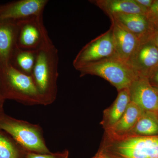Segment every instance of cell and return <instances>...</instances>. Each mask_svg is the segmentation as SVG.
<instances>
[{
  "instance_id": "obj_1",
  "label": "cell",
  "mask_w": 158,
  "mask_h": 158,
  "mask_svg": "<svg viewBox=\"0 0 158 158\" xmlns=\"http://www.w3.org/2000/svg\"><path fill=\"white\" fill-rule=\"evenodd\" d=\"M59 61L58 49L49 37L37 50L31 74L44 106L52 104L56 99Z\"/></svg>"
},
{
  "instance_id": "obj_2",
  "label": "cell",
  "mask_w": 158,
  "mask_h": 158,
  "mask_svg": "<svg viewBox=\"0 0 158 158\" xmlns=\"http://www.w3.org/2000/svg\"><path fill=\"white\" fill-rule=\"evenodd\" d=\"M0 88L5 100H12L27 106L43 105L31 76L23 73L11 64L0 65Z\"/></svg>"
},
{
  "instance_id": "obj_3",
  "label": "cell",
  "mask_w": 158,
  "mask_h": 158,
  "mask_svg": "<svg viewBox=\"0 0 158 158\" xmlns=\"http://www.w3.org/2000/svg\"><path fill=\"white\" fill-rule=\"evenodd\" d=\"M98 151L109 158H158V135L116 138L104 136Z\"/></svg>"
},
{
  "instance_id": "obj_4",
  "label": "cell",
  "mask_w": 158,
  "mask_h": 158,
  "mask_svg": "<svg viewBox=\"0 0 158 158\" xmlns=\"http://www.w3.org/2000/svg\"><path fill=\"white\" fill-rule=\"evenodd\" d=\"M77 70L80 72L81 77L91 75L102 78L118 91L129 88L132 83L139 77L128 63L116 55L87 64Z\"/></svg>"
},
{
  "instance_id": "obj_5",
  "label": "cell",
  "mask_w": 158,
  "mask_h": 158,
  "mask_svg": "<svg viewBox=\"0 0 158 158\" xmlns=\"http://www.w3.org/2000/svg\"><path fill=\"white\" fill-rule=\"evenodd\" d=\"M0 129L8 133L28 152L51 153L46 144L42 128L39 125L16 119L4 113L0 115Z\"/></svg>"
},
{
  "instance_id": "obj_6",
  "label": "cell",
  "mask_w": 158,
  "mask_h": 158,
  "mask_svg": "<svg viewBox=\"0 0 158 158\" xmlns=\"http://www.w3.org/2000/svg\"><path fill=\"white\" fill-rule=\"evenodd\" d=\"M116 56L113 32L111 28L106 33L90 41L82 48L73 61L77 69L89 63Z\"/></svg>"
},
{
  "instance_id": "obj_7",
  "label": "cell",
  "mask_w": 158,
  "mask_h": 158,
  "mask_svg": "<svg viewBox=\"0 0 158 158\" xmlns=\"http://www.w3.org/2000/svg\"><path fill=\"white\" fill-rule=\"evenodd\" d=\"M17 46L27 50L37 51L49 37L42 16H31L17 21Z\"/></svg>"
},
{
  "instance_id": "obj_8",
  "label": "cell",
  "mask_w": 158,
  "mask_h": 158,
  "mask_svg": "<svg viewBox=\"0 0 158 158\" xmlns=\"http://www.w3.org/2000/svg\"><path fill=\"white\" fill-rule=\"evenodd\" d=\"M139 77L146 78L158 65V50L152 36L140 42L128 62Z\"/></svg>"
},
{
  "instance_id": "obj_9",
  "label": "cell",
  "mask_w": 158,
  "mask_h": 158,
  "mask_svg": "<svg viewBox=\"0 0 158 158\" xmlns=\"http://www.w3.org/2000/svg\"><path fill=\"white\" fill-rule=\"evenodd\" d=\"M48 0H18L0 5V19L19 20L42 16Z\"/></svg>"
},
{
  "instance_id": "obj_10",
  "label": "cell",
  "mask_w": 158,
  "mask_h": 158,
  "mask_svg": "<svg viewBox=\"0 0 158 158\" xmlns=\"http://www.w3.org/2000/svg\"><path fill=\"white\" fill-rule=\"evenodd\" d=\"M111 21L116 56L128 63L141 42L121 23L115 19Z\"/></svg>"
},
{
  "instance_id": "obj_11",
  "label": "cell",
  "mask_w": 158,
  "mask_h": 158,
  "mask_svg": "<svg viewBox=\"0 0 158 158\" xmlns=\"http://www.w3.org/2000/svg\"><path fill=\"white\" fill-rule=\"evenodd\" d=\"M131 102L144 111L158 112V90L146 78L138 77L129 88Z\"/></svg>"
},
{
  "instance_id": "obj_12",
  "label": "cell",
  "mask_w": 158,
  "mask_h": 158,
  "mask_svg": "<svg viewBox=\"0 0 158 158\" xmlns=\"http://www.w3.org/2000/svg\"><path fill=\"white\" fill-rule=\"evenodd\" d=\"M17 21L0 19V65L11 64L17 48Z\"/></svg>"
},
{
  "instance_id": "obj_13",
  "label": "cell",
  "mask_w": 158,
  "mask_h": 158,
  "mask_svg": "<svg viewBox=\"0 0 158 158\" xmlns=\"http://www.w3.org/2000/svg\"><path fill=\"white\" fill-rule=\"evenodd\" d=\"M111 19H116L121 23L130 32L135 35L140 42L151 37L155 31L144 15L120 14Z\"/></svg>"
},
{
  "instance_id": "obj_14",
  "label": "cell",
  "mask_w": 158,
  "mask_h": 158,
  "mask_svg": "<svg viewBox=\"0 0 158 158\" xmlns=\"http://www.w3.org/2000/svg\"><path fill=\"white\" fill-rule=\"evenodd\" d=\"M144 112L135 104L130 102L121 118L113 127L105 131L104 136L115 138L126 135Z\"/></svg>"
},
{
  "instance_id": "obj_15",
  "label": "cell",
  "mask_w": 158,
  "mask_h": 158,
  "mask_svg": "<svg viewBox=\"0 0 158 158\" xmlns=\"http://www.w3.org/2000/svg\"><path fill=\"white\" fill-rule=\"evenodd\" d=\"M110 18L124 14L145 15L147 9L138 5L135 0H96L90 1Z\"/></svg>"
},
{
  "instance_id": "obj_16",
  "label": "cell",
  "mask_w": 158,
  "mask_h": 158,
  "mask_svg": "<svg viewBox=\"0 0 158 158\" xmlns=\"http://www.w3.org/2000/svg\"><path fill=\"white\" fill-rule=\"evenodd\" d=\"M131 102L129 88L118 91L113 104L103 111L100 124L105 131L113 127L121 118Z\"/></svg>"
},
{
  "instance_id": "obj_17",
  "label": "cell",
  "mask_w": 158,
  "mask_h": 158,
  "mask_svg": "<svg viewBox=\"0 0 158 158\" xmlns=\"http://www.w3.org/2000/svg\"><path fill=\"white\" fill-rule=\"evenodd\" d=\"M156 135H158V116L156 112L145 111L132 129L126 135L121 138Z\"/></svg>"
},
{
  "instance_id": "obj_18",
  "label": "cell",
  "mask_w": 158,
  "mask_h": 158,
  "mask_svg": "<svg viewBox=\"0 0 158 158\" xmlns=\"http://www.w3.org/2000/svg\"><path fill=\"white\" fill-rule=\"evenodd\" d=\"M37 51L27 50L17 48L11 64L23 73L31 76L36 61Z\"/></svg>"
},
{
  "instance_id": "obj_19",
  "label": "cell",
  "mask_w": 158,
  "mask_h": 158,
  "mask_svg": "<svg viewBox=\"0 0 158 158\" xmlns=\"http://www.w3.org/2000/svg\"><path fill=\"white\" fill-rule=\"evenodd\" d=\"M27 151L0 129V158H23Z\"/></svg>"
},
{
  "instance_id": "obj_20",
  "label": "cell",
  "mask_w": 158,
  "mask_h": 158,
  "mask_svg": "<svg viewBox=\"0 0 158 158\" xmlns=\"http://www.w3.org/2000/svg\"><path fill=\"white\" fill-rule=\"evenodd\" d=\"M69 152L66 149L62 152L48 154L36 153L27 152L23 158H69Z\"/></svg>"
},
{
  "instance_id": "obj_21",
  "label": "cell",
  "mask_w": 158,
  "mask_h": 158,
  "mask_svg": "<svg viewBox=\"0 0 158 158\" xmlns=\"http://www.w3.org/2000/svg\"><path fill=\"white\" fill-rule=\"evenodd\" d=\"M148 20L155 30L158 29V0H154L145 14Z\"/></svg>"
},
{
  "instance_id": "obj_22",
  "label": "cell",
  "mask_w": 158,
  "mask_h": 158,
  "mask_svg": "<svg viewBox=\"0 0 158 158\" xmlns=\"http://www.w3.org/2000/svg\"><path fill=\"white\" fill-rule=\"evenodd\" d=\"M147 79L151 85L158 90V65L151 72Z\"/></svg>"
},
{
  "instance_id": "obj_23",
  "label": "cell",
  "mask_w": 158,
  "mask_h": 158,
  "mask_svg": "<svg viewBox=\"0 0 158 158\" xmlns=\"http://www.w3.org/2000/svg\"><path fill=\"white\" fill-rule=\"evenodd\" d=\"M135 1L138 5L148 10L152 5L154 0H135Z\"/></svg>"
},
{
  "instance_id": "obj_24",
  "label": "cell",
  "mask_w": 158,
  "mask_h": 158,
  "mask_svg": "<svg viewBox=\"0 0 158 158\" xmlns=\"http://www.w3.org/2000/svg\"><path fill=\"white\" fill-rule=\"evenodd\" d=\"M152 38L158 50V29L155 31L152 35Z\"/></svg>"
},
{
  "instance_id": "obj_25",
  "label": "cell",
  "mask_w": 158,
  "mask_h": 158,
  "mask_svg": "<svg viewBox=\"0 0 158 158\" xmlns=\"http://www.w3.org/2000/svg\"><path fill=\"white\" fill-rule=\"evenodd\" d=\"M92 158H109L107 156H106L105 155L102 153L100 152L99 151H98L96 153V154Z\"/></svg>"
},
{
  "instance_id": "obj_26",
  "label": "cell",
  "mask_w": 158,
  "mask_h": 158,
  "mask_svg": "<svg viewBox=\"0 0 158 158\" xmlns=\"http://www.w3.org/2000/svg\"><path fill=\"white\" fill-rule=\"evenodd\" d=\"M5 101V100L4 99V98L3 97L2 95L1 88H0V106H3Z\"/></svg>"
},
{
  "instance_id": "obj_27",
  "label": "cell",
  "mask_w": 158,
  "mask_h": 158,
  "mask_svg": "<svg viewBox=\"0 0 158 158\" xmlns=\"http://www.w3.org/2000/svg\"><path fill=\"white\" fill-rule=\"evenodd\" d=\"M4 113V109H3V106H0V115Z\"/></svg>"
}]
</instances>
